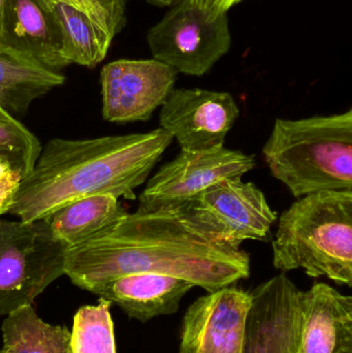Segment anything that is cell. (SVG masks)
Segmentation results:
<instances>
[{"label": "cell", "instance_id": "1", "mask_svg": "<svg viewBox=\"0 0 352 353\" xmlns=\"http://www.w3.org/2000/svg\"><path fill=\"white\" fill-rule=\"evenodd\" d=\"M134 273L175 276L212 292L247 279L250 255L175 211L128 213L105 232L66 248L64 275L91 294Z\"/></svg>", "mask_w": 352, "mask_h": 353}, {"label": "cell", "instance_id": "2", "mask_svg": "<svg viewBox=\"0 0 352 353\" xmlns=\"http://www.w3.org/2000/svg\"><path fill=\"white\" fill-rule=\"evenodd\" d=\"M174 139L163 128L89 140L53 139L26 178L8 213L25 222L45 220L60 208L94 194L136 199Z\"/></svg>", "mask_w": 352, "mask_h": 353}, {"label": "cell", "instance_id": "3", "mask_svg": "<svg viewBox=\"0 0 352 353\" xmlns=\"http://www.w3.org/2000/svg\"><path fill=\"white\" fill-rule=\"evenodd\" d=\"M262 155L273 176L297 199L352 190V110L275 120Z\"/></svg>", "mask_w": 352, "mask_h": 353}, {"label": "cell", "instance_id": "4", "mask_svg": "<svg viewBox=\"0 0 352 353\" xmlns=\"http://www.w3.org/2000/svg\"><path fill=\"white\" fill-rule=\"evenodd\" d=\"M273 265L282 273L303 270L309 277L352 284V190L300 197L278 220Z\"/></svg>", "mask_w": 352, "mask_h": 353}, {"label": "cell", "instance_id": "5", "mask_svg": "<svg viewBox=\"0 0 352 353\" xmlns=\"http://www.w3.org/2000/svg\"><path fill=\"white\" fill-rule=\"evenodd\" d=\"M66 247L54 238L48 220L0 218V316L32 306L64 275Z\"/></svg>", "mask_w": 352, "mask_h": 353}, {"label": "cell", "instance_id": "6", "mask_svg": "<svg viewBox=\"0 0 352 353\" xmlns=\"http://www.w3.org/2000/svg\"><path fill=\"white\" fill-rule=\"evenodd\" d=\"M147 43L153 59L178 74L205 76L231 50L229 16H211L191 0H177L149 29Z\"/></svg>", "mask_w": 352, "mask_h": 353}, {"label": "cell", "instance_id": "7", "mask_svg": "<svg viewBox=\"0 0 352 353\" xmlns=\"http://www.w3.org/2000/svg\"><path fill=\"white\" fill-rule=\"evenodd\" d=\"M175 212L209 236L239 247L266 240L277 220L264 192L242 176L219 181Z\"/></svg>", "mask_w": 352, "mask_h": 353}, {"label": "cell", "instance_id": "8", "mask_svg": "<svg viewBox=\"0 0 352 353\" xmlns=\"http://www.w3.org/2000/svg\"><path fill=\"white\" fill-rule=\"evenodd\" d=\"M256 157L225 146L205 151L181 150L148 181L136 211H176L212 185L242 176L256 168Z\"/></svg>", "mask_w": 352, "mask_h": 353}, {"label": "cell", "instance_id": "9", "mask_svg": "<svg viewBox=\"0 0 352 353\" xmlns=\"http://www.w3.org/2000/svg\"><path fill=\"white\" fill-rule=\"evenodd\" d=\"M178 72L155 59H119L101 72L103 119L148 121L175 88Z\"/></svg>", "mask_w": 352, "mask_h": 353}, {"label": "cell", "instance_id": "10", "mask_svg": "<svg viewBox=\"0 0 352 353\" xmlns=\"http://www.w3.org/2000/svg\"><path fill=\"white\" fill-rule=\"evenodd\" d=\"M239 115L231 93L174 88L161 107L159 125L177 140L181 150H210L223 146Z\"/></svg>", "mask_w": 352, "mask_h": 353}, {"label": "cell", "instance_id": "11", "mask_svg": "<svg viewBox=\"0 0 352 353\" xmlns=\"http://www.w3.org/2000/svg\"><path fill=\"white\" fill-rule=\"evenodd\" d=\"M250 294L244 353H301L303 290L281 273Z\"/></svg>", "mask_w": 352, "mask_h": 353}, {"label": "cell", "instance_id": "12", "mask_svg": "<svg viewBox=\"0 0 352 353\" xmlns=\"http://www.w3.org/2000/svg\"><path fill=\"white\" fill-rule=\"evenodd\" d=\"M251 294L225 286L194 301L186 310L180 353H244Z\"/></svg>", "mask_w": 352, "mask_h": 353}, {"label": "cell", "instance_id": "13", "mask_svg": "<svg viewBox=\"0 0 352 353\" xmlns=\"http://www.w3.org/2000/svg\"><path fill=\"white\" fill-rule=\"evenodd\" d=\"M0 45L53 72L70 66L59 25L43 0H6Z\"/></svg>", "mask_w": 352, "mask_h": 353}, {"label": "cell", "instance_id": "14", "mask_svg": "<svg viewBox=\"0 0 352 353\" xmlns=\"http://www.w3.org/2000/svg\"><path fill=\"white\" fill-rule=\"evenodd\" d=\"M301 353H352V298L324 282L302 296Z\"/></svg>", "mask_w": 352, "mask_h": 353}, {"label": "cell", "instance_id": "15", "mask_svg": "<svg viewBox=\"0 0 352 353\" xmlns=\"http://www.w3.org/2000/svg\"><path fill=\"white\" fill-rule=\"evenodd\" d=\"M194 283L175 276L134 273L121 276L95 292V296L117 305L130 319L147 323L155 317L175 314Z\"/></svg>", "mask_w": 352, "mask_h": 353}, {"label": "cell", "instance_id": "16", "mask_svg": "<svg viewBox=\"0 0 352 353\" xmlns=\"http://www.w3.org/2000/svg\"><path fill=\"white\" fill-rule=\"evenodd\" d=\"M65 83V76L0 45V107L24 115L35 99Z\"/></svg>", "mask_w": 352, "mask_h": 353}, {"label": "cell", "instance_id": "17", "mask_svg": "<svg viewBox=\"0 0 352 353\" xmlns=\"http://www.w3.org/2000/svg\"><path fill=\"white\" fill-rule=\"evenodd\" d=\"M127 214L117 196L103 193L68 203L45 220L54 238L70 248L105 232Z\"/></svg>", "mask_w": 352, "mask_h": 353}, {"label": "cell", "instance_id": "18", "mask_svg": "<svg viewBox=\"0 0 352 353\" xmlns=\"http://www.w3.org/2000/svg\"><path fill=\"white\" fill-rule=\"evenodd\" d=\"M53 12L61 32L63 55L72 64L94 68L103 61L113 37L86 14L56 0H43Z\"/></svg>", "mask_w": 352, "mask_h": 353}, {"label": "cell", "instance_id": "19", "mask_svg": "<svg viewBox=\"0 0 352 353\" xmlns=\"http://www.w3.org/2000/svg\"><path fill=\"white\" fill-rule=\"evenodd\" d=\"M0 353H70V331L45 323L33 306L6 316Z\"/></svg>", "mask_w": 352, "mask_h": 353}, {"label": "cell", "instance_id": "20", "mask_svg": "<svg viewBox=\"0 0 352 353\" xmlns=\"http://www.w3.org/2000/svg\"><path fill=\"white\" fill-rule=\"evenodd\" d=\"M111 305L99 298L96 304L76 311L70 331V353H116Z\"/></svg>", "mask_w": 352, "mask_h": 353}, {"label": "cell", "instance_id": "21", "mask_svg": "<svg viewBox=\"0 0 352 353\" xmlns=\"http://www.w3.org/2000/svg\"><path fill=\"white\" fill-rule=\"evenodd\" d=\"M39 139L16 117L0 107V157L10 163L12 171L26 178L32 171L41 151Z\"/></svg>", "mask_w": 352, "mask_h": 353}, {"label": "cell", "instance_id": "22", "mask_svg": "<svg viewBox=\"0 0 352 353\" xmlns=\"http://www.w3.org/2000/svg\"><path fill=\"white\" fill-rule=\"evenodd\" d=\"M130 0H96L109 21L112 34L115 37L126 25V10Z\"/></svg>", "mask_w": 352, "mask_h": 353}, {"label": "cell", "instance_id": "23", "mask_svg": "<svg viewBox=\"0 0 352 353\" xmlns=\"http://www.w3.org/2000/svg\"><path fill=\"white\" fill-rule=\"evenodd\" d=\"M56 1L68 4V6H74L76 10H80L81 12L86 14L89 18L92 19L97 26L101 27L103 30L109 33L114 39L111 29H110L107 16H105V12L101 10V6L97 3L96 0H56Z\"/></svg>", "mask_w": 352, "mask_h": 353}, {"label": "cell", "instance_id": "24", "mask_svg": "<svg viewBox=\"0 0 352 353\" xmlns=\"http://www.w3.org/2000/svg\"><path fill=\"white\" fill-rule=\"evenodd\" d=\"M20 182V176L16 173L10 174L0 180V216L10 211Z\"/></svg>", "mask_w": 352, "mask_h": 353}, {"label": "cell", "instance_id": "25", "mask_svg": "<svg viewBox=\"0 0 352 353\" xmlns=\"http://www.w3.org/2000/svg\"><path fill=\"white\" fill-rule=\"evenodd\" d=\"M243 0H191L194 6L211 16L227 14L231 8Z\"/></svg>", "mask_w": 352, "mask_h": 353}, {"label": "cell", "instance_id": "26", "mask_svg": "<svg viewBox=\"0 0 352 353\" xmlns=\"http://www.w3.org/2000/svg\"><path fill=\"white\" fill-rule=\"evenodd\" d=\"M12 173H14V172L12 171L10 163H8L6 159H3V157H0V180Z\"/></svg>", "mask_w": 352, "mask_h": 353}, {"label": "cell", "instance_id": "27", "mask_svg": "<svg viewBox=\"0 0 352 353\" xmlns=\"http://www.w3.org/2000/svg\"><path fill=\"white\" fill-rule=\"evenodd\" d=\"M145 1L151 6H157V8H169L177 0H145Z\"/></svg>", "mask_w": 352, "mask_h": 353}, {"label": "cell", "instance_id": "28", "mask_svg": "<svg viewBox=\"0 0 352 353\" xmlns=\"http://www.w3.org/2000/svg\"><path fill=\"white\" fill-rule=\"evenodd\" d=\"M6 0H0V35L3 27L4 16H6Z\"/></svg>", "mask_w": 352, "mask_h": 353}]
</instances>
